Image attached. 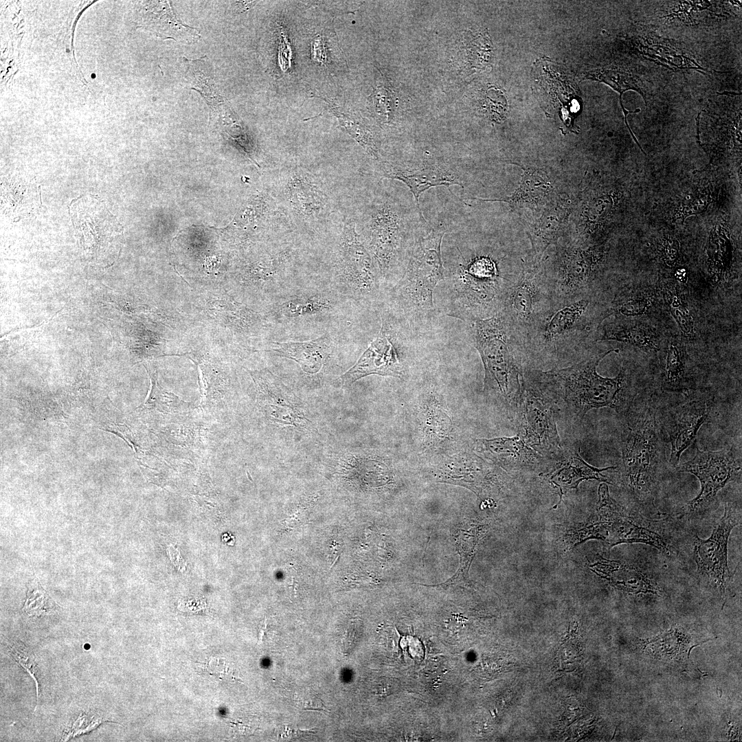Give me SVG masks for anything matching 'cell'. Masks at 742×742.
I'll return each mask as SVG.
<instances>
[{
	"instance_id": "6da1fadb",
	"label": "cell",
	"mask_w": 742,
	"mask_h": 742,
	"mask_svg": "<svg viewBox=\"0 0 742 742\" xmlns=\"http://www.w3.org/2000/svg\"><path fill=\"white\" fill-rule=\"evenodd\" d=\"M607 308H598L592 293L551 299L524 338L527 361L556 364L580 354L588 343L598 341L594 334L607 317Z\"/></svg>"
},
{
	"instance_id": "7a4b0ae2",
	"label": "cell",
	"mask_w": 742,
	"mask_h": 742,
	"mask_svg": "<svg viewBox=\"0 0 742 742\" xmlns=\"http://www.w3.org/2000/svg\"><path fill=\"white\" fill-rule=\"evenodd\" d=\"M466 322L484 368V394L515 412L527 361L522 339L501 313Z\"/></svg>"
},
{
	"instance_id": "3957f363",
	"label": "cell",
	"mask_w": 742,
	"mask_h": 742,
	"mask_svg": "<svg viewBox=\"0 0 742 742\" xmlns=\"http://www.w3.org/2000/svg\"><path fill=\"white\" fill-rule=\"evenodd\" d=\"M611 348L563 368L544 371L548 385L556 397L567 404L572 414L582 420L593 409L610 407L621 413L627 407V374L622 368L613 378L598 374L599 363L612 352Z\"/></svg>"
},
{
	"instance_id": "277c9868",
	"label": "cell",
	"mask_w": 742,
	"mask_h": 742,
	"mask_svg": "<svg viewBox=\"0 0 742 742\" xmlns=\"http://www.w3.org/2000/svg\"><path fill=\"white\" fill-rule=\"evenodd\" d=\"M446 232L443 227L433 229L414 240L406 269L390 290V304L405 318L422 319L434 315V291L445 278L441 244Z\"/></svg>"
},
{
	"instance_id": "5b68a950",
	"label": "cell",
	"mask_w": 742,
	"mask_h": 742,
	"mask_svg": "<svg viewBox=\"0 0 742 742\" xmlns=\"http://www.w3.org/2000/svg\"><path fill=\"white\" fill-rule=\"evenodd\" d=\"M554 396L542 370L525 368L515 410L518 436L541 456H557L562 449L550 401Z\"/></svg>"
},
{
	"instance_id": "8992f818",
	"label": "cell",
	"mask_w": 742,
	"mask_h": 742,
	"mask_svg": "<svg viewBox=\"0 0 742 742\" xmlns=\"http://www.w3.org/2000/svg\"><path fill=\"white\" fill-rule=\"evenodd\" d=\"M336 291L349 300L369 302L378 297L379 269L352 221L344 225L333 260Z\"/></svg>"
},
{
	"instance_id": "52a82bcc",
	"label": "cell",
	"mask_w": 742,
	"mask_h": 742,
	"mask_svg": "<svg viewBox=\"0 0 742 742\" xmlns=\"http://www.w3.org/2000/svg\"><path fill=\"white\" fill-rule=\"evenodd\" d=\"M405 225L396 204L386 201L374 207L361 239L371 254L382 279L402 260L405 249Z\"/></svg>"
},
{
	"instance_id": "ba28073f",
	"label": "cell",
	"mask_w": 742,
	"mask_h": 742,
	"mask_svg": "<svg viewBox=\"0 0 742 742\" xmlns=\"http://www.w3.org/2000/svg\"><path fill=\"white\" fill-rule=\"evenodd\" d=\"M621 447L625 479L630 491L636 494L651 479L658 462L655 418L650 409L628 427Z\"/></svg>"
},
{
	"instance_id": "9c48e42d",
	"label": "cell",
	"mask_w": 742,
	"mask_h": 742,
	"mask_svg": "<svg viewBox=\"0 0 742 742\" xmlns=\"http://www.w3.org/2000/svg\"><path fill=\"white\" fill-rule=\"evenodd\" d=\"M551 300L540 263L532 261L508 290L501 313L524 340L533 323Z\"/></svg>"
},
{
	"instance_id": "30bf717a",
	"label": "cell",
	"mask_w": 742,
	"mask_h": 742,
	"mask_svg": "<svg viewBox=\"0 0 742 742\" xmlns=\"http://www.w3.org/2000/svg\"><path fill=\"white\" fill-rule=\"evenodd\" d=\"M598 495V517L610 546L620 543H644L669 554V543L657 532L653 521L631 515L610 496L605 484L599 486Z\"/></svg>"
},
{
	"instance_id": "8fae6325",
	"label": "cell",
	"mask_w": 742,
	"mask_h": 742,
	"mask_svg": "<svg viewBox=\"0 0 742 742\" xmlns=\"http://www.w3.org/2000/svg\"><path fill=\"white\" fill-rule=\"evenodd\" d=\"M741 468V458L733 449L708 451L697 448L695 457L677 468L680 472L694 475L700 482V491L688 503L689 510L698 512L706 509L718 492L738 475Z\"/></svg>"
},
{
	"instance_id": "7c38bea8",
	"label": "cell",
	"mask_w": 742,
	"mask_h": 742,
	"mask_svg": "<svg viewBox=\"0 0 742 742\" xmlns=\"http://www.w3.org/2000/svg\"><path fill=\"white\" fill-rule=\"evenodd\" d=\"M739 524L737 514L727 503L723 515L711 535L703 539L694 537L693 555L697 572L707 576L721 593H724L730 579L728 565V543L732 529Z\"/></svg>"
},
{
	"instance_id": "4fadbf2b",
	"label": "cell",
	"mask_w": 742,
	"mask_h": 742,
	"mask_svg": "<svg viewBox=\"0 0 742 742\" xmlns=\"http://www.w3.org/2000/svg\"><path fill=\"white\" fill-rule=\"evenodd\" d=\"M344 298L337 291L330 290L285 295L275 304L273 315L284 326L324 322L340 313Z\"/></svg>"
},
{
	"instance_id": "5bb4252c",
	"label": "cell",
	"mask_w": 742,
	"mask_h": 742,
	"mask_svg": "<svg viewBox=\"0 0 742 742\" xmlns=\"http://www.w3.org/2000/svg\"><path fill=\"white\" fill-rule=\"evenodd\" d=\"M373 374L394 377L404 374L403 366L387 335L384 323L376 339L339 380L342 386L348 387L359 379Z\"/></svg>"
},
{
	"instance_id": "9a60e30c",
	"label": "cell",
	"mask_w": 742,
	"mask_h": 742,
	"mask_svg": "<svg viewBox=\"0 0 742 742\" xmlns=\"http://www.w3.org/2000/svg\"><path fill=\"white\" fill-rule=\"evenodd\" d=\"M438 479V482L465 486L482 499L499 491L495 469L474 453L461 455L458 459V466L451 464L443 468Z\"/></svg>"
},
{
	"instance_id": "2e32d148",
	"label": "cell",
	"mask_w": 742,
	"mask_h": 742,
	"mask_svg": "<svg viewBox=\"0 0 742 742\" xmlns=\"http://www.w3.org/2000/svg\"><path fill=\"white\" fill-rule=\"evenodd\" d=\"M381 169L385 177L401 181L408 187L414 196L419 214L425 221L419 205V197L423 192L434 187L445 186L455 196L449 187L455 185L462 187L456 172L429 160L424 161L418 168H401L385 164Z\"/></svg>"
},
{
	"instance_id": "e0dca14e",
	"label": "cell",
	"mask_w": 742,
	"mask_h": 742,
	"mask_svg": "<svg viewBox=\"0 0 742 742\" xmlns=\"http://www.w3.org/2000/svg\"><path fill=\"white\" fill-rule=\"evenodd\" d=\"M709 412L706 402L692 401L680 406L672 414L668 433L671 446L669 461L673 466L678 464L682 453L693 442Z\"/></svg>"
},
{
	"instance_id": "ac0fdd59",
	"label": "cell",
	"mask_w": 742,
	"mask_h": 742,
	"mask_svg": "<svg viewBox=\"0 0 742 742\" xmlns=\"http://www.w3.org/2000/svg\"><path fill=\"white\" fill-rule=\"evenodd\" d=\"M474 445L478 453L505 469L532 466L541 458L518 436L476 439Z\"/></svg>"
},
{
	"instance_id": "d6986e66",
	"label": "cell",
	"mask_w": 742,
	"mask_h": 742,
	"mask_svg": "<svg viewBox=\"0 0 742 742\" xmlns=\"http://www.w3.org/2000/svg\"><path fill=\"white\" fill-rule=\"evenodd\" d=\"M556 456V462L545 477L551 484L559 488L560 499L565 489L576 488L583 480H596L611 484L603 472L615 469V466L603 469L592 466L582 458L579 449L561 451Z\"/></svg>"
},
{
	"instance_id": "ffe728a7",
	"label": "cell",
	"mask_w": 742,
	"mask_h": 742,
	"mask_svg": "<svg viewBox=\"0 0 742 742\" xmlns=\"http://www.w3.org/2000/svg\"><path fill=\"white\" fill-rule=\"evenodd\" d=\"M272 351L296 361L308 374L318 372L330 355L334 342L328 333L306 341L273 343Z\"/></svg>"
},
{
	"instance_id": "44dd1931",
	"label": "cell",
	"mask_w": 742,
	"mask_h": 742,
	"mask_svg": "<svg viewBox=\"0 0 742 742\" xmlns=\"http://www.w3.org/2000/svg\"><path fill=\"white\" fill-rule=\"evenodd\" d=\"M591 567L598 575L628 592L657 594L659 591L652 580L634 567L608 560H600Z\"/></svg>"
},
{
	"instance_id": "7402d4cb",
	"label": "cell",
	"mask_w": 742,
	"mask_h": 742,
	"mask_svg": "<svg viewBox=\"0 0 742 742\" xmlns=\"http://www.w3.org/2000/svg\"><path fill=\"white\" fill-rule=\"evenodd\" d=\"M484 527L475 524H465L458 528L454 534V541L460 556V564L456 573L448 581L428 587H440L445 589L468 584L469 570L475 552L477 545L484 534Z\"/></svg>"
},
{
	"instance_id": "603a6c76",
	"label": "cell",
	"mask_w": 742,
	"mask_h": 742,
	"mask_svg": "<svg viewBox=\"0 0 742 742\" xmlns=\"http://www.w3.org/2000/svg\"><path fill=\"white\" fill-rule=\"evenodd\" d=\"M598 341H616L647 352L660 350L657 337L651 329L618 319L603 326Z\"/></svg>"
},
{
	"instance_id": "cb8c5ba5",
	"label": "cell",
	"mask_w": 742,
	"mask_h": 742,
	"mask_svg": "<svg viewBox=\"0 0 742 742\" xmlns=\"http://www.w3.org/2000/svg\"><path fill=\"white\" fill-rule=\"evenodd\" d=\"M287 189L290 202L299 214L313 216L323 210L326 195L311 176L302 172L294 175Z\"/></svg>"
},
{
	"instance_id": "d4e9b609",
	"label": "cell",
	"mask_w": 742,
	"mask_h": 742,
	"mask_svg": "<svg viewBox=\"0 0 742 742\" xmlns=\"http://www.w3.org/2000/svg\"><path fill=\"white\" fill-rule=\"evenodd\" d=\"M340 125L374 159L379 158V147L374 133L368 126L352 115L341 112L327 102Z\"/></svg>"
},
{
	"instance_id": "484cf974",
	"label": "cell",
	"mask_w": 742,
	"mask_h": 742,
	"mask_svg": "<svg viewBox=\"0 0 742 742\" xmlns=\"http://www.w3.org/2000/svg\"><path fill=\"white\" fill-rule=\"evenodd\" d=\"M662 364L664 382L670 386L679 387L685 378L686 357L684 349L678 341L668 343Z\"/></svg>"
},
{
	"instance_id": "4316f807",
	"label": "cell",
	"mask_w": 742,
	"mask_h": 742,
	"mask_svg": "<svg viewBox=\"0 0 742 742\" xmlns=\"http://www.w3.org/2000/svg\"><path fill=\"white\" fill-rule=\"evenodd\" d=\"M662 294L668 311L682 333L688 337L693 335L695 329L693 318L676 287L673 284H666L663 289Z\"/></svg>"
},
{
	"instance_id": "83f0119b",
	"label": "cell",
	"mask_w": 742,
	"mask_h": 742,
	"mask_svg": "<svg viewBox=\"0 0 742 742\" xmlns=\"http://www.w3.org/2000/svg\"><path fill=\"white\" fill-rule=\"evenodd\" d=\"M588 78L603 81L613 89L622 93L629 89H633L639 92L643 97L644 93L641 87V82L638 78L626 71L620 70H596L590 71Z\"/></svg>"
},
{
	"instance_id": "f1b7e54d",
	"label": "cell",
	"mask_w": 742,
	"mask_h": 742,
	"mask_svg": "<svg viewBox=\"0 0 742 742\" xmlns=\"http://www.w3.org/2000/svg\"><path fill=\"white\" fill-rule=\"evenodd\" d=\"M650 306V301L640 296H628L624 292L618 293L607 308V316L636 317L644 314Z\"/></svg>"
},
{
	"instance_id": "f546056e",
	"label": "cell",
	"mask_w": 742,
	"mask_h": 742,
	"mask_svg": "<svg viewBox=\"0 0 742 742\" xmlns=\"http://www.w3.org/2000/svg\"><path fill=\"white\" fill-rule=\"evenodd\" d=\"M12 657L25 670L34 680L36 688L37 704L39 698V683L36 656L32 650L21 641L14 642L9 648Z\"/></svg>"
},
{
	"instance_id": "4dcf8cb0",
	"label": "cell",
	"mask_w": 742,
	"mask_h": 742,
	"mask_svg": "<svg viewBox=\"0 0 742 742\" xmlns=\"http://www.w3.org/2000/svg\"><path fill=\"white\" fill-rule=\"evenodd\" d=\"M52 600L45 590L38 585L36 589L29 592L23 607V611L29 616H41L52 610Z\"/></svg>"
},
{
	"instance_id": "1f68e13d",
	"label": "cell",
	"mask_w": 742,
	"mask_h": 742,
	"mask_svg": "<svg viewBox=\"0 0 742 742\" xmlns=\"http://www.w3.org/2000/svg\"><path fill=\"white\" fill-rule=\"evenodd\" d=\"M104 721L97 715L81 713L73 723L69 730L65 732L64 741L91 732Z\"/></svg>"
},
{
	"instance_id": "d6a6232c",
	"label": "cell",
	"mask_w": 742,
	"mask_h": 742,
	"mask_svg": "<svg viewBox=\"0 0 742 742\" xmlns=\"http://www.w3.org/2000/svg\"><path fill=\"white\" fill-rule=\"evenodd\" d=\"M391 92L385 89L379 87L375 90L374 93L371 96L372 99V105L374 106V111L378 114L385 115L387 121L392 119V97Z\"/></svg>"
},
{
	"instance_id": "836d02e7",
	"label": "cell",
	"mask_w": 742,
	"mask_h": 742,
	"mask_svg": "<svg viewBox=\"0 0 742 742\" xmlns=\"http://www.w3.org/2000/svg\"><path fill=\"white\" fill-rule=\"evenodd\" d=\"M400 687V682L396 678L383 677L376 683L374 690L379 696H387L397 693Z\"/></svg>"
},
{
	"instance_id": "e575fe53",
	"label": "cell",
	"mask_w": 742,
	"mask_h": 742,
	"mask_svg": "<svg viewBox=\"0 0 742 742\" xmlns=\"http://www.w3.org/2000/svg\"><path fill=\"white\" fill-rule=\"evenodd\" d=\"M302 708L306 710H325L322 700L315 695L308 693L303 695L300 701Z\"/></svg>"
},
{
	"instance_id": "d590c367",
	"label": "cell",
	"mask_w": 742,
	"mask_h": 742,
	"mask_svg": "<svg viewBox=\"0 0 742 742\" xmlns=\"http://www.w3.org/2000/svg\"><path fill=\"white\" fill-rule=\"evenodd\" d=\"M675 276L677 280L682 283H685L687 281L688 276L686 271L684 269H677L675 272Z\"/></svg>"
},
{
	"instance_id": "8d00e7d4",
	"label": "cell",
	"mask_w": 742,
	"mask_h": 742,
	"mask_svg": "<svg viewBox=\"0 0 742 742\" xmlns=\"http://www.w3.org/2000/svg\"><path fill=\"white\" fill-rule=\"evenodd\" d=\"M712 640V639H709V640H705V641H704V642H699V643H698V644H695V645H693V647H690V649H688V657H690V652H691V650L693 649V648H694V647H697V646H699V645H700V644H701L704 643V642H708V641H709V640Z\"/></svg>"
},
{
	"instance_id": "74e56055",
	"label": "cell",
	"mask_w": 742,
	"mask_h": 742,
	"mask_svg": "<svg viewBox=\"0 0 742 742\" xmlns=\"http://www.w3.org/2000/svg\"><path fill=\"white\" fill-rule=\"evenodd\" d=\"M339 556H340L339 555L337 556V557L336 558V559L335 560L333 563L330 565V570H331L334 567V565L337 563Z\"/></svg>"
}]
</instances>
